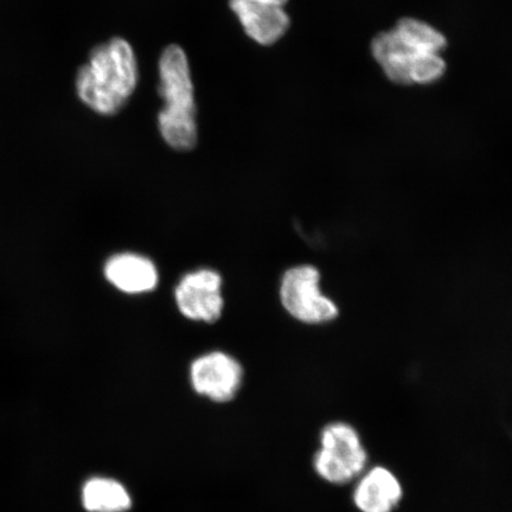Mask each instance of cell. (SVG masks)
<instances>
[{"mask_svg":"<svg viewBox=\"0 0 512 512\" xmlns=\"http://www.w3.org/2000/svg\"><path fill=\"white\" fill-rule=\"evenodd\" d=\"M446 38L430 24L403 18L392 30L371 42V53L387 78L398 85H430L443 78L446 63L440 56Z\"/></svg>","mask_w":512,"mask_h":512,"instance_id":"1","label":"cell"},{"mask_svg":"<svg viewBox=\"0 0 512 512\" xmlns=\"http://www.w3.org/2000/svg\"><path fill=\"white\" fill-rule=\"evenodd\" d=\"M288 0H229L247 36L260 46H272L285 36L291 19L285 6Z\"/></svg>","mask_w":512,"mask_h":512,"instance_id":"7","label":"cell"},{"mask_svg":"<svg viewBox=\"0 0 512 512\" xmlns=\"http://www.w3.org/2000/svg\"><path fill=\"white\" fill-rule=\"evenodd\" d=\"M320 273L313 266L288 270L281 281L280 298L285 310L299 322L325 324L339 315L337 305L320 291Z\"/></svg>","mask_w":512,"mask_h":512,"instance_id":"5","label":"cell"},{"mask_svg":"<svg viewBox=\"0 0 512 512\" xmlns=\"http://www.w3.org/2000/svg\"><path fill=\"white\" fill-rule=\"evenodd\" d=\"M313 470L332 485L354 483L369 466V452L360 431L347 421H332L319 435Z\"/></svg>","mask_w":512,"mask_h":512,"instance_id":"4","label":"cell"},{"mask_svg":"<svg viewBox=\"0 0 512 512\" xmlns=\"http://www.w3.org/2000/svg\"><path fill=\"white\" fill-rule=\"evenodd\" d=\"M81 503L88 512H126L132 508V497L117 479L98 476L83 484Z\"/></svg>","mask_w":512,"mask_h":512,"instance_id":"11","label":"cell"},{"mask_svg":"<svg viewBox=\"0 0 512 512\" xmlns=\"http://www.w3.org/2000/svg\"><path fill=\"white\" fill-rule=\"evenodd\" d=\"M190 379L197 394L211 401L228 402L241 388L243 370L232 356L214 351L191 364Z\"/></svg>","mask_w":512,"mask_h":512,"instance_id":"6","label":"cell"},{"mask_svg":"<svg viewBox=\"0 0 512 512\" xmlns=\"http://www.w3.org/2000/svg\"><path fill=\"white\" fill-rule=\"evenodd\" d=\"M221 275L201 270L185 275L176 288V303L182 315L214 323L222 315Z\"/></svg>","mask_w":512,"mask_h":512,"instance_id":"8","label":"cell"},{"mask_svg":"<svg viewBox=\"0 0 512 512\" xmlns=\"http://www.w3.org/2000/svg\"><path fill=\"white\" fill-rule=\"evenodd\" d=\"M138 79V62L131 44L115 37L92 50L88 63L76 76V93L93 112L115 115L136 91Z\"/></svg>","mask_w":512,"mask_h":512,"instance_id":"2","label":"cell"},{"mask_svg":"<svg viewBox=\"0 0 512 512\" xmlns=\"http://www.w3.org/2000/svg\"><path fill=\"white\" fill-rule=\"evenodd\" d=\"M159 95L164 101L158 126L165 143L177 151H189L197 144L195 89L188 56L170 46L159 59Z\"/></svg>","mask_w":512,"mask_h":512,"instance_id":"3","label":"cell"},{"mask_svg":"<svg viewBox=\"0 0 512 512\" xmlns=\"http://www.w3.org/2000/svg\"><path fill=\"white\" fill-rule=\"evenodd\" d=\"M105 277L108 283L128 294L151 292L158 285V272L153 262L133 253H121L108 259Z\"/></svg>","mask_w":512,"mask_h":512,"instance_id":"10","label":"cell"},{"mask_svg":"<svg viewBox=\"0 0 512 512\" xmlns=\"http://www.w3.org/2000/svg\"><path fill=\"white\" fill-rule=\"evenodd\" d=\"M352 484L351 501L358 512H395L405 497L399 476L384 465L368 466Z\"/></svg>","mask_w":512,"mask_h":512,"instance_id":"9","label":"cell"}]
</instances>
